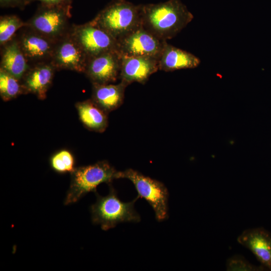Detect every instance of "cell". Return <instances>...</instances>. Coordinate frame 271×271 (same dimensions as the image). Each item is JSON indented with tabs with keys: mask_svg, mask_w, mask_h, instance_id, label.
I'll list each match as a JSON object with an SVG mask.
<instances>
[{
	"mask_svg": "<svg viewBox=\"0 0 271 271\" xmlns=\"http://www.w3.org/2000/svg\"><path fill=\"white\" fill-rule=\"evenodd\" d=\"M26 25V22L23 21L16 15L1 16L0 18L1 46L12 40L18 31Z\"/></svg>",
	"mask_w": 271,
	"mask_h": 271,
	"instance_id": "20",
	"label": "cell"
},
{
	"mask_svg": "<svg viewBox=\"0 0 271 271\" xmlns=\"http://www.w3.org/2000/svg\"><path fill=\"white\" fill-rule=\"evenodd\" d=\"M38 1L41 4L64 8L71 10L72 0H26V6L31 2Z\"/></svg>",
	"mask_w": 271,
	"mask_h": 271,
	"instance_id": "23",
	"label": "cell"
},
{
	"mask_svg": "<svg viewBox=\"0 0 271 271\" xmlns=\"http://www.w3.org/2000/svg\"><path fill=\"white\" fill-rule=\"evenodd\" d=\"M24 91L20 80L0 69V95L5 101L11 100Z\"/></svg>",
	"mask_w": 271,
	"mask_h": 271,
	"instance_id": "19",
	"label": "cell"
},
{
	"mask_svg": "<svg viewBox=\"0 0 271 271\" xmlns=\"http://www.w3.org/2000/svg\"><path fill=\"white\" fill-rule=\"evenodd\" d=\"M91 22L118 41L142 26L141 5L113 0Z\"/></svg>",
	"mask_w": 271,
	"mask_h": 271,
	"instance_id": "2",
	"label": "cell"
},
{
	"mask_svg": "<svg viewBox=\"0 0 271 271\" xmlns=\"http://www.w3.org/2000/svg\"><path fill=\"white\" fill-rule=\"evenodd\" d=\"M51 168L59 174H70L75 169V160L72 153L66 149L57 151L49 160Z\"/></svg>",
	"mask_w": 271,
	"mask_h": 271,
	"instance_id": "21",
	"label": "cell"
},
{
	"mask_svg": "<svg viewBox=\"0 0 271 271\" xmlns=\"http://www.w3.org/2000/svg\"><path fill=\"white\" fill-rule=\"evenodd\" d=\"M105 196L96 193V201L91 205L90 210L93 224L100 225L103 230L114 228L122 222H139L141 217L134 209L137 196L132 201L124 202L118 198L116 191L111 184Z\"/></svg>",
	"mask_w": 271,
	"mask_h": 271,
	"instance_id": "3",
	"label": "cell"
},
{
	"mask_svg": "<svg viewBox=\"0 0 271 271\" xmlns=\"http://www.w3.org/2000/svg\"><path fill=\"white\" fill-rule=\"evenodd\" d=\"M88 58L69 32L56 41L51 62L56 70L84 73Z\"/></svg>",
	"mask_w": 271,
	"mask_h": 271,
	"instance_id": "10",
	"label": "cell"
},
{
	"mask_svg": "<svg viewBox=\"0 0 271 271\" xmlns=\"http://www.w3.org/2000/svg\"><path fill=\"white\" fill-rule=\"evenodd\" d=\"M71 17V10L40 4L34 16L26 22V26L57 41L69 32Z\"/></svg>",
	"mask_w": 271,
	"mask_h": 271,
	"instance_id": "6",
	"label": "cell"
},
{
	"mask_svg": "<svg viewBox=\"0 0 271 271\" xmlns=\"http://www.w3.org/2000/svg\"><path fill=\"white\" fill-rule=\"evenodd\" d=\"M16 37L23 53L31 65L51 62L57 41L51 39L26 26L17 33Z\"/></svg>",
	"mask_w": 271,
	"mask_h": 271,
	"instance_id": "9",
	"label": "cell"
},
{
	"mask_svg": "<svg viewBox=\"0 0 271 271\" xmlns=\"http://www.w3.org/2000/svg\"><path fill=\"white\" fill-rule=\"evenodd\" d=\"M121 56L115 50L89 58L84 73L92 84L114 83L119 79Z\"/></svg>",
	"mask_w": 271,
	"mask_h": 271,
	"instance_id": "11",
	"label": "cell"
},
{
	"mask_svg": "<svg viewBox=\"0 0 271 271\" xmlns=\"http://www.w3.org/2000/svg\"><path fill=\"white\" fill-rule=\"evenodd\" d=\"M56 71L51 62L31 65L21 80L24 94L31 93L39 99H46Z\"/></svg>",
	"mask_w": 271,
	"mask_h": 271,
	"instance_id": "13",
	"label": "cell"
},
{
	"mask_svg": "<svg viewBox=\"0 0 271 271\" xmlns=\"http://www.w3.org/2000/svg\"><path fill=\"white\" fill-rule=\"evenodd\" d=\"M226 268L228 271H258L264 270V267L262 265L256 266L242 255H235L227 259Z\"/></svg>",
	"mask_w": 271,
	"mask_h": 271,
	"instance_id": "22",
	"label": "cell"
},
{
	"mask_svg": "<svg viewBox=\"0 0 271 271\" xmlns=\"http://www.w3.org/2000/svg\"><path fill=\"white\" fill-rule=\"evenodd\" d=\"M1 7H19L23 9L26 5V0H0Z\"/></svg>",
	"mask_w": 271,
	"mask_h": 271,
	"instance_id": "24",
	"label": "cell"
},
{
	"mask_svg": "<svg viewBox=\"0 0 271 271\" xmlns=\"http://www.w3.org/2000/svg\"><path fill=\"white\" fill-rule=\"evenodd\" d=\"M142 26L163 41L172 39L193 19L180 0L141 5Z\"/></svg>",
	"mask_w": 271,
	"mask_h": 271,
	"instance_id": "1",
	"label": "cell"
},
{
	"mask_svg": "<svg viewBox=\"0 0 271 271\" xmlns=\"http://www.w3.org/2000/svg\"><path fill=\"white\" fill-rule=\"evenodd\" d=\"M237 241L254 254L262 265L271 270V235L261 227L244 230Z\"/></svg>",
	"mask_w": 271,
	"mask_h": 271,
	"instance_id": "14",
	"label": "cell"
},
{
	"mask_svg": "<svg viewBox=\"0 0 271 271\" xmlns=\"http://www.w3.org/2000/svg\"><path fill=\"white\" fill-rule=\"evenodd\" d=\"M69 33L88 58L117 50V41L91 21L83 24H72Z\"/></svg>",
	"mask_w": 271,
	"mask_h": 271,
	"instance_id": "7",
	"label": "cell"
},
{
	"mask_svg": "<svg viewBox=\"0 0 271 271\" xmlns=\"http://www.w3.org/2000/svg\"><path fill=\"white\" fill-rule=\"evenodd\" d=\"M128 85L120 81L117 84H92L91 99L108 113L123 103L124 92Z\"/></svg>",
	"mask_w": 271,
	"mask_h": 271,
	"instance_id": "17",
	"label": "cell"
},
{
	"mask_svg": "<svg viewBox=\"0 0 271 271\" xmlns=\"http://www.w3.org/2000/svg\"><path fill=\"white\" fill-rule=\"evenodd\" d=\"M166 41L141 26L117 41V50L122 56L151 57L159 59Z\"/></svg>",
	"mask_w": 271,
	"mask_h": 271,
	"instance_id": "8",
	"label": "cell"
},
{
	"mask_svg": "<svg viewBox=\"0 0 271 271\" xmlns=\"http://www.w3.org/2000/svg\"><path fill=\"white\" fill-rule=\"evenodd\" d=\"M158 60L151 57L122 56L120 81L127 85L134 82L145 84L153 74L159 70Z\"/></svg>",
	"mask_w": 271,
	"mask_h": 271,
	"instance_id": "12",
	"label": "cell"
},
{
	"mask_svg": "<svg viewBox=\"0 0 271 271\" xmlns=\"http://www.w3.org/2000/svg\"><path fill=\"white\" fill-rule=\"evenodd\" d=\"M158 61L159 70L165 72L195 68L201 63L200 59L193 54L174 47L167 41Z\"/></svg>",
	"mask_w": 271,
	"mask_h": 271,
	"instance_id": "16",
	"label": "cell"
},
{
	"mask_svg": "<svg viewBox=\"0 0 271 271\" xmlns=\"http://www.w3.org/2000/svg\"><path fill=\"white\" fill-rule=\"evenodd\" d=\"M0 69L21 80L29 69V64L18 42L16 35L1 46Z\"/></svg>",
	"mask_w": 271,
	"mask_h": 271,
	"instance_id": "15",
	"label": "cell"
},
{
	"mask_svg": "<svg viewBox=\"0 0 271 271\" xmlns=\"http://www.w3.org/2000/svg\"><path fill=\"white\" fill-rule=\"evenodd\" d=\"M115 168L107 161L76 167L71 173L69 188L64 199L65 205L74 203L87 193H97V187L105 183L109 185L117 179Z\"/></svg>",
	"mask_w": 271,
	"mask_h": 271,
	"instance_id": "4",
	"label": "cell"
},
{
	"mask_svg": "<svg viewBox=\"0 0 271 271\" xmlns=\"http://www.w3.org/2000/svg\"><path fill=\"white\" fill-rule=\"evenodd\" d=\"M128 179L134 185L138 197L144 199L153 208L156 220L162 221L168 217L169 192L161 182L132 169L118 171L117 179Z\"/></svg>",
	"mask_w": 271,
	"mask_h": 271,
	"instance_id": "5",
	"label": "cell"
},
{
	"mask_svg": "<svg viewBox=\"0 0 271 271\" xmlns=\"http://www.w3.org/2000/svg\"><path fill=\"white\" fill-rule=\"evenodd\" d=\"M80 120L86 128L97 132H103L108 126V113L91 99L75 104Z\"/></svg>",
	"mask_w": 271,
	"mask_h": 271,
	"instance_id": "18",
	"label": "cell"
}]
</instances>
